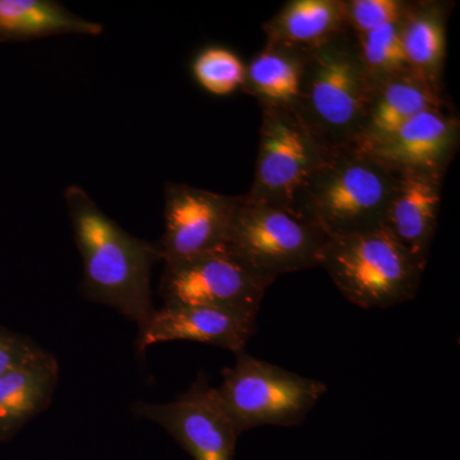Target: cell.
<instances>
[{"label": "cell", "instance_id": "15", "mask_svg": "<svg viewBox=\"0 0 460 460\" xmlns=\"http://www.w3.org/2000/svg\"><path fill=\"white\" fill-rule=\"evenodd\" d=\"M59 363L53 353L40 356L0 376V441L12 440L53 401Z\"/></svg>", "mask_w": 460, "mask_h": 460}, {"label": "cell", "instance_id": "5", "mask_svg": "<svg viewBox=\"0 0 460 460\" xmlns=\"http://www.w3.org/2000/svg\"><path fill=\"white\" fill-rule=\"evenodd\" d=\"M326 392L323 381L256 358L246 350L235 354L234 366L223 371L217 387L239 435L265 426L301 425Z\"/></svg>", "mask_w": 460, "mask_h": 460}, {"label": "cell", "instance_id": "1", "mask_svg": "<svg viewBox=\"0 0 460 460\" xmlns=\"http://www.w3.org/2000/svg\"><path fill=\"white\" fill-rule=\"evenodd\" d=\"M65 201L83 260L81 293L144 328L156 310L151 272L162 261L157 243L127 232L78 184L66 187Z\"/></svg>", "mask_w": 460, "mask_h": 460}, {"label": "cell", "instance_id": "20", "mask_svg": "<svg viewBox=\"0 0 460 460\" xmlns=\"http://www.w3.org/2000/svg\"><path fill=\"white\" fill-rule=\"evenodd\" d=\"M359 56L374 87L411 71L401 35V22L356 35Z\"/></svg>", "mask_w": 460, "mask_h": 460}, {"label": "cell", "instance_id": "9", "mask_svg": "<svg viewBox=\"0 0 460 460\" xmlns=\"http://www.w3.org/2000/svg\"><path fill=\"white\" fill-rule=\"evenodd\" d=\"M138 420L165 429L195 460H234L239 432L224 410L217 387L199 374L187 392L168 402H133Z\"/></svg>", "mask_w": 460, "mask_h": 460}, {"label": "cell", "instance_id": "13", "mask_svg": "<svg viewBox=\"0 0 460 460\" xmlns=\"http://www.w3.org/2000/svg\"><path fill=\"white\" fill-rule=\"evenodd\" d=\"M394 171V192L387 208L385 228L426 266L438 230L447 172L411 168Z\"/></svg>", "mask_w": 460, "mask_h": 460}, {"label": "cell", "instance_id": "22", "mask_svg": "<svg viewBox=\"0 0 460 460\" xmlns=\"http://www.w3.org/2000/svg\"><path fill=\"white\" fill-rule=\"evenodd\" d=\"M410 2L405 0H344L345 22L354 35L399 23Z\"/></svg>", "mask_w": 460, "mask_h": 460}, {"label": "cell", "instance_id": "21", "mask_svg": "<svg viewBox=\"0 0 460 460\" xmlns=\"http://www.w3.org/2000/svg\"><path fill=\"white\" fill-rule=\"evenodd\" d=\"M190 74L202 90L222 98L243 87L246 65L229 48L210 45L193 58Z\"/></svg>", "mask_w": 460, "mask_h": 460}, {"label": "cell", "instance_id": "6", "mask_svg": "<svg viewBox=\"0 0 460 460\" xmlns=\"http://www.w3.org/2000/svg\"><path fill=\"white\" fill-rule=\"evenodd\" d=\"M330 238L286 208L239 196L226 248L262 277L319 268Z\"/></svg>", "mask_w": 460, "mask_h": 460}, {"label": "cell", "instance_id": "12", "mask_svg": "<svg viewBox=\"0 0 460 460\" xmlns=\"http://www.w3.org/2000/svg\"><path fill=\"white\" fill-rule=\"evenodd\" d=\"M460 122L447 105L414 115L363 153L393 169L447 172L459 148Z\"/></svg>", "mask_w": 460, "mask_h": 460}, {"label": "cell", "instance_id": "4", "mask_svg": "<svg viewBox=\"0 0 460 460\" xmlns=\"http://www.w3.org/2000/svg\"><path fill=\"white\" fill-rule=\"evenodd\" d=\"M320 268L361 308H389L416 296L426 266L383 226L330 239Z\"/></svg>", "mask_w": 460, "mask_h": 460}, {"label": "cell", "instance_id": "3", "mask_svg": "<svg viewBox=\"0 0 460 460\" xmlns=\"http://www.w3.org/2000/svg\"><path fill=\"white\" fill-rule=\"evenodd\" d=\"M375 87L349 29L305 50L301 98L295 108L329 150L354 147Z\"/></svg>", "mask_w": 460, "mask_h": 460}, {"label": "cell", "instance_id": "18", "mask_svg": "<svg viewBox=\"0 0 460 460\" xmlns=\"http://www.w3.org/2000/svg\"><path fill=\"white\" fill-rule=\"evenodd\" d=\"M344 0H290L266 21V44L307 50L347 30Z\"/></svg>", "mask_w": 460, "mask_h": 460}, {"label": "cell", "instance_id": "11", "mask_svg": "<svg viewBox=\"0 0 460 460\" xmlns=\"http://www.w3.org/2000/svg\"><path fill=\"white\" fill-rule=\"evenodd\" d=\"M257 314L208 305H166L138 330L136 348L142 356L153 345L172 341H198L237 354L257 326Z\"/></svg>", "mask_w": 460, "mask_h": 460}, {"label": "cell", "instance_id": "7", "mask_svg": "<svg viewBox=\"0 0 460 460\" xmlns=\"http://www.w3.org/2000/svg\"><path fill=\"white\" fill-rule=\"evenodd\" d=\"M252 201L289 208L296 190L332 153L305 126L295 109L261 107Z\"/></svg>", "mask_w": 460, "mask_h": 460}, {"label": "cell", "instance_id": "23", "mask_svg": "<svg viewBox=\"0 0 460 460\" xmlns=\"http://www.w3.org/2000/svg\"><path fill=\"white\" fill-rule=\"evenodd\" d=\"M44 350L31 338L0 326V376L18 366L32 361Z\"/></svg>", "mask_w": 460, "mask_h": 460}, {"label": "cell", "instance_id": "8", "mask_svg": "<svg viewBox=\"0 0 460 460\" xmlns=\"http://www.w3.org/2000/svg\"><path fill=\"white\" fill-rule=\"evenodd\" d=\"M272 283L223 247L164 263L157 293L166 305H208L259 314Z\"/></svg>", "mask_w": 460, "mask_h": 460}, {"label": "cell", "instance_id": "2", "mask_svg": "<svg viewBox=\"0 0 460 460\" xmlns=\"http://www.w3.org/2000/svg\"><path fill=\"white\" fill-rule=\"evenodd\" d=\"M394 184V169L357 148H341L304 181L289 210L330 239L370 232L385 226Z\"/></svg>", "mask_w": 460, "mask_h": 460}, {"label": "cell", "instance_id": "16", "mask_svg": "<svg viewBox=\"0 0 460 460\" xmlns=\"http://www.w3.org/2000/svg\"><path fill=\"white\" fill-rule=\"evenodd\" d=\"M102 23L69 11L56 0H0V42H21L54 36H100Z\"/></svg>", "mask_w": 460, "mask_h": 460}, {"label": "cell", "instance_id": "17", "mask_svg": "<svg viewBox=\"0 0 460 460\" xmlns=\"http://www.w3.org/2000/svg\"><path fill=\"white\" fill-rule=\"evenodd\" d=\"M453 3L410 2L401 21V35L411 71L443 87L447 62V22Z\"/></svg>", "mask_w": 460, "mask_h": 460}, {"label": "cell", "instance_id": "10", "mask_svg": "<svg viewBox=\"0 0 460 460\" xmlns=\"http://www.w3.org/2000/svg\"><path fill=\"white\" fill-rule=\"evenodd\" d=\"M238 201L239 196L168 181L164 234L156 242L162 261H181L226 247Z\"/></svg>", "mask_w": 460, "mask_h": 460}, {"label": "cell", "instance_id": "14", "mask_svg": "<svg viewBox=\"0 0 460 460\" xmlns=\"http://www.w3.org/2000/svg\"><path fill=\"white\" fill-rule=\"evenodd\" d=\"M447 105L443 87L408 71L375 87L367 117L354 148L367 150L395 132L414 115L429 108Z\"/></svg>", "mask_w": 460, "mask_h": 460}, {"label": "cell", "instance_id": "19", "mask_svg": "<svg viewBox=\"0 0 460 460\" xmlns=\"http://www.w3.org/2000/svg\"><path fill=\"white\" fill-rule=\"evenodd\" d=\"M305 50L268 45L246 65L242 90L252 95L260 107L295 109L301 98Z\"/></svg>", "mask_w": 460, "mask_h": 460}]
</instances>
